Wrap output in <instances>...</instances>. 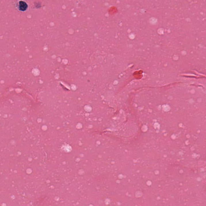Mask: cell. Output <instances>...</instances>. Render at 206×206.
I'll return each mask as SVG.
<instances>
[{"instance_id": "6da1fadb", "label": "cell", "mask_w": 206, "mask_h": 206, "mask_svg": "<svg viewBox=\"0 0 206 206\" xmlns=\"http://www.w3.org/2000/svg\"><path fill=\"white\" fill-rule=\"evenodd\" d=\"M28 8V5L26 2L20 1L19 2V9L21 11H25Z\"/></svg>"}]
</instances>
